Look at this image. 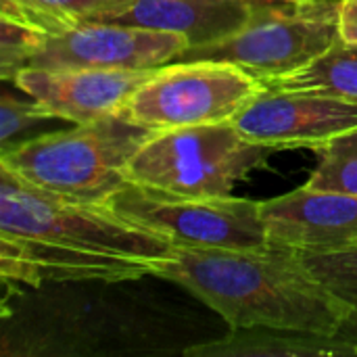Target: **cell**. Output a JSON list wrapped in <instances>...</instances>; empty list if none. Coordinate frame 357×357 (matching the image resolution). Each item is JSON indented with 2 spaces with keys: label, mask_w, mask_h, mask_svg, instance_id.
<instances>
[{
  "label": "cell",
  "mask_w": 357,
  "mask_h": 357,
  "mask_svg": "<svg viewBox=\"0 0 357 357\" xmlns=\"http://www.w3.org/2000/svg\"><path fill=\"white\" fill-rule=\"evenodd\" d=\"M186 48L188 42L180 33L82 21L63 33L48 36L27 67L155 69L174 63Z\"/></svg>",
  "instance_id": "9c48e42d"
},
{
  "label": "cell",
  "mask_w": 357,
  "mask_h": 357,
  "mask_svg": "<svg viewBox=\"0 0 357 357\" xmlns=\"http://www.w3.org/2000/svg\"><path fill=\"white\" fill-rule=\"evenodd\" d=\"M155 69L23 67L13 84L48 115L77 126L119 113Z\"/></svg>",
  "instance_id": "30bf717a"
},
{
  "label": "cell",
  "mask_w": 357,
  "mask_h": 357,
  "mask_svg": "<svg viewBox=\"0 0 357 357\" xmlns=\"http://www.w3.org/2000/svg\"><path fill=\"white\" fill-rule=\"evenodd\" d=\"M56 117L48 115L33 98L21 100L10 92H2L0 100V153H8L46 132Z\"/></svg>",
  "instance_id": "ac0fdd59"
},
{
  "label": "cell",
  "mask_w": 357,
  "mask_h": 357,
  "mask_svg": "<svg viewBox=\"0 0 357 357\" xmlns=\"http://www.w3.org/2000/svg\"><path fill=\"white\" fill-rule=\"evenodd\" d=\"M261 218L272 245L297 251L357 247V197L299 186L261 201Z\"/></svg>",
  "instance_id": "8fae6325"
},
{
  "label": "cell",
  "mask_w": 357,
  "mask_h": 357,
  "mask_svg": "<svg viewBox=\"0 0 357 357\" xmlns=\"http://www.w3.org/2000/svg\"><path fill=\"white\" fill-rule=\"evenodd\" d=\"M307 270L357 316V247L335 251H297Z\"/></svg>",
  "instance_id": "e0dca14e"
},
{
  "label": "cell",
  "mask_w": 357,
  "mask_h": 357,
  "mask_svg": "<svg viewBox=\"0 0 357 357\" xmlns=\"http://www.w3.org/2000/svg\"><path fill=\"white\" fill-rule=\"evenodd\" d=\"M261 82L224 61H174L161 65L126 100L123 113L155 132L230 121Z\"/></svg>",
  "instance_id": "52a82bcc"
},
{
  "label": "cell",
  "mask_w": 357,
  "mask_h": 357,
  "mask_svg": "<svg viewBox=\"0 0 357 357\" xmlns=\"http://www.w3.org/2000/svg\"><path fill=\"white\" fill-rule=\"evenodd\" d=\"M195 357H356L357 341L339 335H314L280 328H234L222 341L195 345Z\"/></svg>",
  "instance_id": "4fadbf2b"
},
{
  "label": "cell",
  "mask_w": 357,
  "mask_h": 357,
  "mask_svg": "<svg viewBox=\"0 0 357 357\" xmlns=\"http://www.w3.org/2000/svg\"><path fill=\"white\" fill-rule=\"evenodd\" d=\"M48 36L21 21L0 17V75L10 79L44 48Z\"/></svg>",
  "instance_id": "d6986e66"
},
{
  "label": "cell",
  "mask_w": 357,
  "mask_h": 357,
  "mask_svg": "<svg viewBox=\"0 0 357 357\" xmlns=\"http://www.w3.org/2000/svg\"><path fill=\"white\" fill-rule=\"evenodd\" d=\"M316 153L320 161L305 186L357 197V128L337 134Z\"/></svg>",
  "instance_id": "2e32d148"
},
{
  "label": "cell",
  "mask_w": 357,
  "mask_h": 357,
  "mask_svg": "<svg viewBox=\"0 0 357 357\" xmlns=\"http://www.w3.org/2000/svg\"><path fill=\"white\" fill-rule=\"evenodd\" d=\"M261 86L316 92L357 105V44H347L339 38L310 65L289 75L261 82Z\"/></svg>",
  "instance_id": "5bb4252c"
},
{
  "label": "cell",
  "mask_w": 357,
  "mask_h": 357,
  "mask_svg": "<svg viewBox=\"0 0 357 357\" xmlns=\"http://www.w3.org/2000/svg\"><path fill=\"white\" fill-rule=\"evenodd\" d=\"M261 0H115L84 21L117 23L172 31L186 38L188 48L220 42L238 31Z\"/></svg>",
  "instance_id": "7c38bea8"
},
{
  "label": "cell",
  "mask_w": 357,
  "mask_h": 357,
  "mask_svg": "<svg viewBox=\"0 0 357 357\" xmlns=\"http://www.w3.org/2000/svg\"><path fill=\"white\" fill-rule=\"evenodd\" d=\"M230 121L255 144L316 151L337 134L357 128V105L316 92L261 86Z\"/></svg>",
  "instance_id": "ba28073f"
},
{
  "label": "cell",
  "mask_w": 357,
  "mask_h": 357,
  "mask_svg": "<svg viewBox=\"0 0 357 357\" xmlns=\"http://www.w3.org/2000/svg\"><path fill=\"white\" fill-rule=\"evenodd\" d=\"M115 0H0V17L31 25L46 36H56Z\"/></svg>",
  "instance_id": "9a60e30c"
},
{
  "label": "cell",
  "mask_w": 357,
  "mask_h": 357,
  "mask_svg": "<svg viewBox=\"0 0 357 357\" xmlns=\"http://www.w3.org/2000/svg\"><path fill=\"white\" fill-rule=\"evenodd\" d=\"M153 276L169 280L220 314L230 328H280L345 335L356 312L333 295L299 259L295 249L261 251L176 247Z\"/></svg>",
  "instance_id": "7a4b0ae2"
},
{
  "label": "cell",
  "mask_w": 357,
  "mask_h": 357,
  "mask_svg": "<svg viewBox=\"0 0 357 357\" xmlns=\"http://www.w3.org/2000/svg\"><path fill=\"white\" fill-rule=\"evenodd\" d=\"M339 38L347 44H357V0H341Z\"/></svg>",
  "instance_id": "ffe728a7"
},
{
  "label": "cell",
  "mask_w": 357,
  "mask_h": 357,
  "mask_svg": "<svg viewBox=\"0 0 357 357\" xmlns=\"http://www.w3.org/2000/svg\"><path fill=\"white\" fill-rule=\"evenodd\" d=\"M341 0H261L232 36L186 48L176 61H224L259 82L289 75L339 40Z\"/></svg>",
  "instance_id": "5b68a950"
},
{
  "label": "cell",
  "mask_w": 357,
  "mask_h": 357,
  "mask_svg": "<svg viewBox=\"0 0 357 357\" xmlns=\"http://www.w3.org/2000/svg\"><path fill=\"white\" fill-rule=\"evenodd\" d=\"M153 134L155 130L119 111L71 130L46 132L0 153V167L56 197L105 205L128 182L130 159Z\"/></svg>",
  "instance_id": "3957f363"
},
{
  "label": "cell",
  "mask_w": 357,
  "mask_h": 357,
  "mask_svg": "<svg viewBox=\"0 0 357 357\" xmlns=\"http://www.w3.org/2000/svg\"><path fill=\"white\" fill-rule=\"evenodd\" d=\"M105 207L128 224L167 238L174 247L261 251L272 245L261 203L232 195L195 199L126 182Z\"/></svg>",
  "instance_id": "8992f818"
},
{
  "label": "cell",
  "mask_w": 357,
  "mask_h": 357,
  "mask_svg": "<svg viewBox=\"0 0 357 357\" xmlns=\"http://www.w3.org/2000/svg\"><path fill=\"white\" fill-rule=\"evenodd\" d=\"M276 149L247 140L232 121L155 132L126 167L128 182L195 199L228 197Z\"/></svg>",
  "instance_id": "277c9868"
},
{
  "label": "cell",
  "mask_w": 357,
  "mask_h": 357,
  "mask_svg": "<svg viewBox=\"0 0 357 357\" xmlns=\"http://www.w3.org/2000/svg\"><path fill=\"white\" fill-rule=\"evenodd\" d=\"M174 245L105 205L40 190L0 167V261L4 282H123L153 276Z\"/></svg>",
  "instance_id": "6da1fadb"
}]
</instances>
